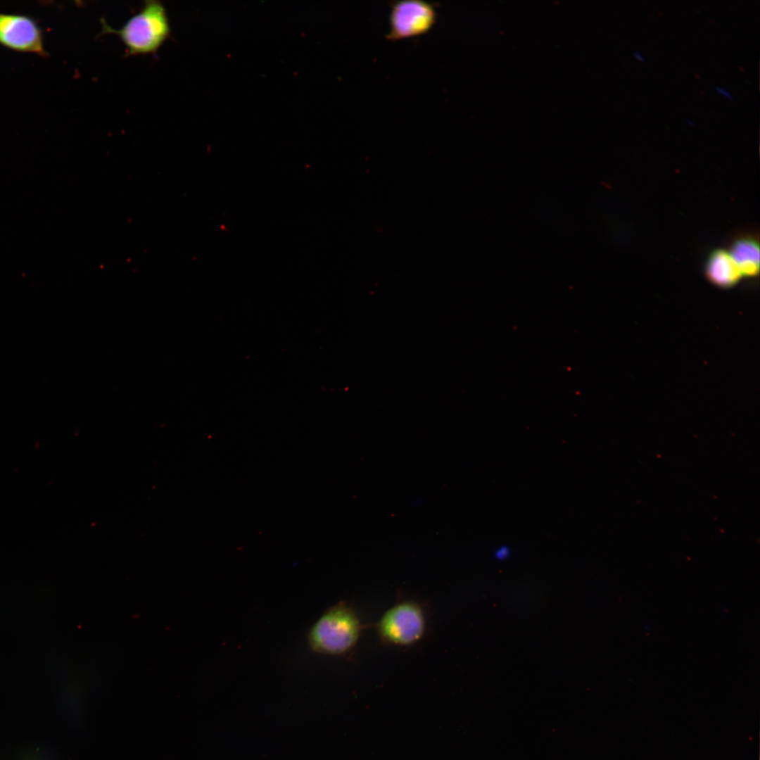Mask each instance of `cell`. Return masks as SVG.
<instances>
[{
  "instance_id": "8992f818",
  "label": "cell",
  "mask_w": 760,
  "mask_h": 760,
  "mask_svg": "<svg viewBox=\"0 0 760 760\" xmlns=\"http://www.w3.org/2000/svg\"><path fill=\"white\" fill-rule=\"evenodd\" d=\"M709 281L720 287L735 284L742 276L729 251L717 249L711 253L706 264Z\"/></svg>"
},
{
  "instance_id": "7a4b0ae2",
  "label": "cell",
  "mask_w": 760,
  "mask_h": 760,
  "mask_svg": "<svg viewBox=\"0 0 760 760\" xmlns=\"http://www.w3.org/2000/svg\"><path fill=\"white\" fill-rule=\"evenodd\" d=\"M102 34H114L125 45L129 56L156 53L168 39L171 27L166 9L157 0H147L141 10L120 28L101 20Z\"/></svg>"
},
{
  "instance_id": "30bf717a",
  "label": "cell",
  "mask_w": 760,
  "mask_h": 760,
  "mask_svg": "<svg viewBox=\"0 0 760 760\" xmlns=\"http://www.w3.org/2000/svg\"><path fill=\"white\" fill-rule=\"evenodd\" d=\"M632 55L633 56L634 58H635L637 60H638L640 61H645V56H644L643 53L642 52H640V51H638V50L633 51H632Z\"/></svg>"
},
{
  "instance_id": "52a82bcc",
  "label": "cell",
  "mask_w": 760,
  "mask_h": 760,
  "mask_svg": "<svg viewBox=\"0 0 760 760\" xmlns=\"http://www.w3.org/2000/svg\"><path fill=\"white\" fill-rule=\"evenodd\" d=\"M742 276H756L759 270V246L752 237L737 239L729 251Z\"/></svg>"
},
{
  "instance_id": "5b68a950",
  "label": "cell",
  "mask_w": 760,
  "mask_h": 760,
  "mask_svg": "<svg viewBox=\"0 0 760 760\" xmlns=\"http://www.w3.org/2000/svg\"><path fill=\"white\" fill-rule=\"evenodd\" d=\"M0 45L10 50L46 56L43 32L32 17L0 13Z\"/></svg>"
},
{
  "instance_id": "3957f363",
  "label": "cell",
  "mask_w": 760,
  "mask_h": 760,
  "mask_svg": "<svg viewBox=\"0 0 760 760\" xmlns=\"http://www.w3.org/2000/svg\"><path fill=\"white\" fill-rule=\"evenodd\" d=\"M372 626L384 645L409 647L422 639L426 619L419 603L405 600L390 607Z\"/></svg>"
},
{
  "instance_id": "ba28073f",
  "label": "cell",
  "mask_w": 760,
  "mask_h": 760,
  "mask_svg": "<svg viewBox=\"0 0 760 760\" xmlns=\"http://www.w3.org/2000/svg\"><path fill=\"white\" fill-rule=\"evenodd\" d=\"M511 556V550L508 546L502 545L493 552V557L498 561H505Z\"/></svg>"
},
{
  "instance_id": "9c48e42d",
  "label": "cell",
  "mask_w": 760,
  "mask_h": 760,
  "mask_svg": "<svg viewBox=\"0 0 760 760\" xmlns=\"http://www.w3.org/2000/svg\"><path fill=\"white\" fill-rule=\"evenodd\" d=\"M714 89L718 94L722 95L727 99H733V95L728 89L718 86L715 87Z\"/></svg>"
},
{
  "instance_id": "277c9868",
  "label": "cell",
  "mask_w": 760,
  "mask_h": 760,
  "mask_svg": "<svg viewBox=\"0 0 760 760\" xmlns=\"http://www.w3.org/2000/svg\"><path fill=\"white\" fill-rule=\"evenodd\" d=\"M388 40L419 37L429 32L436 22L433 3L423 0H400L391 3Z\"/></svg>"
},
{
  "instance_id": "6da1fadb",
  "label": "cell",
  "mask_w": 760,
  "mask_h": 760,
  "mask_svg": "<svg viewBox=\"0 0 760 760\" xmlns=\"http://www.w3.org/2000/svg\"><path fill=\"white\" fill-rule=\"evenodd\" d=\"M367 626L354 607L342 600L329 607L312 626L308 642L315 653L349 657Z\"/></svg>"
},
{
  "instance_id": "8fae6325",
  "label": "cell",
  "mask_w": 760,
  "mask_h": 760,
  "mask_svg": "<svg viewBox=\"0 0 760 760\" xmlns=\"http://www.w3.org/2000/svg\"><path fill=\"white\" fill-rule=\"evenodd\" d=\"M686 122L690 126H695V123L691 119H685Z\"/></svg>"
}]
</instances>
